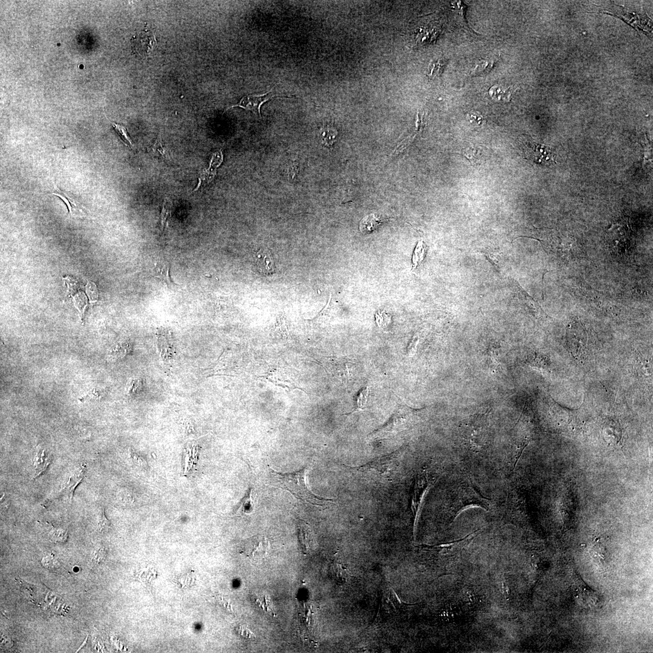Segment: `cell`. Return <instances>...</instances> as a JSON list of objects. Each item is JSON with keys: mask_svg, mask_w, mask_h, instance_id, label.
<instances>
[{"mask_svg": "<svg viewBox=\"0 0 653 653\" xmlns=\"http://www.w3.org/2000/svg\"><path fill=\"white\" fill-rule=\"evenodd\" d=\"M256 260L258 271L261 274L270 275L274 273V261L269 251L259 250L256 254Z\"/></svg>", "mask_w": 653, "mask_h": 653, "instance_id": "12", "label": "cell"}, {"mask_svg": "<svg viewBox=\"0 0 653 653\" xmlns=\"http://www.w3.org/2000/svg\"><path fill=\"white\" fill-rule=\"evenodd\" d=\"M307 468L289 473H279L270 469V480L273 485L291 493L298 499L316 506H324L334 499L318 497L311 493L307 484Z\"/></svg>", "mask_w": 653, "mask_h": 653, "instance_id": "1", "label": "cell"}, {"mask_svg": "<svg viewBox=\"0 0 653 653\" xmlns=\"http://www.w3.org/2000/svg\"><path fill=\"white\" fill-rule=\"evenodd\" d=\"M467 118L469 122L475 126H482L485 122V117L477 111L469 113L467 116Z\"/></svg>", "mask_w": 653, "mask_h": 653, "instance_id": "27", "label": "cell"}, {"mask_svg": "<svg viewBox=\"0 0 653 653\" xmlns=\"http://www.w3.org/2000/svg\"><path fill=\"white\" fill-rule=\"evenodd\" d=\"M405 448L402 446L390 454L374 459L363 465L349 468L366 479L381 483L392 482L400 469Z\"/></svg>", "mask_w": 653, "mask_h": 653, "instance_id": "2", "label": "cell"}, {"mask_svg": "<svg viewBox=\"0 0 653 653\" xmlns=\"http://www.w3.org/2000/svg\"><path fill=\"white\" fill-rule=\"evenodd\" d=\"M488 426V416L486 413L475 416L464 425L463 435L472 447L481 448L484 445Z\"/></svg>", "mask_w": 653, "mask_h": 653, "instance_id": "6", "label": "cell"}, {"mask_svg": "<svg viewBox=\"0 0 653 653\" xmlns=\"http://www.w3.org/2000/svg\"><path fill=\"white\" fill-rule=\"evenodd\" d=\"M240 509H241L240 510H241L242 512L245 513H251L252 512V489L250 488L248 491L244 498L242 499Z\"/></svg>", "mask_w": 653, "mask_h": 653, "instance_id": "23", "label": "cell"}, {"mask_svg": "<svg viewBox=\"0 0 653 653\" xmlns=\"http://www.w3.org/2000/svg\"><path fill=\"white\" fill-rule=\"evenodd\" d=\"M425 246L423 244V242L419 241L418 243L416 250H415L413 258H412L414 267H416L417 265L422 261L425 256Z\"/></svg>", "mask_w": 653, "mask_h": 653, "instance_id": "25", "label": "cell"}, {"mask_svg": "<svg viewBox=\"0 0 653 653\" xmlns=\"http://www.w3.org/2000/svg\"><path fill=\"white\" fill-rule=\"evenodd\" d=\"M170 215L171 210L169 209V206L168 204H166L165 203L164 204L162 207V213H161L160 217L161 229H162V231L164 230V228H165L166 225H167V220L169 217L170 216Z\"/></svg>", "mask_w": 653, "mask_h": 653, "instance_id": "32", "label": "cell"}, {"mask_svg": "<svg viewBox=\"0 0 653 653\" xmlns=\"http://www.w3.org/2000/svg\"><path fill=\"white\" fill-rule=\"evenodd\" d=\"M272 91L273 89L269 90V91L265 93V94L263 95L245 96V97H243L242 99L240 100V102L237 103V104L231 105L229 106L228 108H227L225 112H224V113H225L226 111L229 110V109L234 107H240L245 109L246 110L252 111L254 114H257V115L261 117V106L263 105L264 103L267 102V101L276 97L291 98L289 97H286L285 96L273 94Z\"/></svg>", "mask_w": 653, "mask_h": 653, "instance_id": "8", "label": "cell"}, {"mask_svg": "<svg viewBox=\"0 0 653 653\" xmlns=\"http://www.w3.org/2000/svg\"><path fill=\"white\" fill-rule=\"evenodd\" d=\"M241 635L247 639H253L255 638V636L254 635V634L252 632H251L250 630H248V628H242Z\"/></svg>", "mask_w": 653, "mask_h": 653, "instance_id": "37", "label": "cell"}, {"mask_svg": "<svg viewBox=\"0 0 653 653\" xmlns=\"http://www.w3.org/2000/svg\"><path fill=\"white\" fill-rule=\"evenodd\" d=\"M156 44L154 33L150 29L138 33L133 38V50L142 56L149 55L154 50Z\"/></svg>", "mask_w": 653, "mask_h": 653, "instance_id": "9", "label": "cell"}, {"mask_svg": "<svg viewBox=\"0 0 653 653\" xmlns=\"http://www.w3.org/2000/svg\"><path fill=\"white\" fill-rule=\"evenodd\" d=\"M98 525H99L100 531L101 532H107L108 531V530L110 529V521H109L107 520V518H106L105 515V511L104 509H102V511H101L99 523H98Z\"/></svg>", "mask_w": 653, "mask_h": 653, "instance_id": "31", "label": "cell"}, {"mask_svg": "<svg viewBox=\"0 0 653 653\" xmlns=\"http://www.w3.org/2000/svg\"><path fill=\"white\" fill-rule=\"evenodd\" d=\"M323 141L325 144L327 146H332L334 143L335 135L334 132L332 130H327L323 133Z\"/></svg>", "mask_w": 653, "mask_h": 653, "instance_id": "35", "label": "cell"}, {"mask_svg": "<svg viewBox=\"0 0 653 653\" xmlns=\"http://www.w3.org/2000/svg\"><path fill=\"white\" fill-rule=\"evenodd\" d=\"M86 289L87 294L89 298L90 304L97 302L98 300V291L95 284L89 281Z\"/></svg>", "mask_w": 653, "mask_h": 653, "instance_id": "26", "label": "cell"}, {"mask_svg": "<svg viewBox=\"0 0 653 653\" xmlns=\"http://www.w3.org/2000/svg\"><path fill=\"white\" fill-rule=\"evenodd\" d=\"M517 288L518 289L519 299H520L524 309L535 318H544L546 315V313L544 312L542 308H541L540 305L536 301L533 299L526 291H524L518 285Z\"/></svg>", "mask_w": 653, "mask_h": 653, "instance_id": "11", "label": "cell"}, {"mask_svg": "<svg viewBox=\"0 0 653 653\" xmlns=\"http://www.w3.org/2000/svg\"><path fill=\"white\" fill-rule=\"evenodd\" d=\"M51 461L50 455L42 447H38L34 458V479L43 474L47 470Z\"/></svg>", "mask_w": 653, "mask_h": 653, "instance_id": "13", "label": "cell"}, {"mask_svg": "<svg viewBox=\"0 0 653 653\" xmlns=\"http://www.w3.org/2000/svg\"><path fill=\"white\" fill-rule=\"evenodd\" d=\"M494 58H486L480 59L475 63L471 74L474 76H480L488 73L493 69L496 64Z\"/></svg>", "mask_w": 653, "mask_h": 653, "instance_id": "19", "label": "cell"}, {"mask_svg": "<svg viewBox=\"0 0 653 653\" xmlns=\"http://www.w3.org/2000/svg\"><path fill=\"white\" fill-rule=\"evenodd\" d=\"M85 469H86V468H85L84 466L82 467L81 468H79L78 471L76 472V473L73 474L72 476H71L69 478V480L65 483L64 488H62L61 493H64L66 494V496L69 497L70 500L72 499L74 492H75L76 486H77L79 483L81 482V481L83 480Z\"/></svg>", "mask_w": 653, "mask_h": 653, "instance_id": "17", "label": "cell"}, {"mask_svg": "<svg viewBox=\"0 0 653 653\" xmlns=\"http://www.w3.org/2000/svg\"><path fill=\"white\" fill-rule=\"evenodd\" d=\"M100 396L101 395L100 391L95 389H94V390H92L91 391V392H89V393H87V394L86 396H83V397L81 398L80 400H80L81 402H83L84 401L89 400V399L90 400H95V399L100 398Z\"/></svg>", "mask_w": 653, "mask_h": 653, "instance_id": "36", "label": "cell"}, {"mask_svg": "<svg viewBox=\"0 0 653 653\" xmlns=\"http://www.w3.org/2000/svg\"><path fill=\"white\" fill-rule=\"evenodd\" d=\"M114 130L118 134L123 143L127 147H134L132 141L131 140L129 135L127 132V128L123 125L116 124V123L111 122Z\"/></svg>", "mask_w": 653, "mask_h": 653, "instance_id": "22", "label": "cell"}, {"mask_svg": "<svg viewBox=\"0 0 653 653\" xmlns=\"http://www.w3.org/2000/svg\"><path fill=\"white\" fill-rule=\"evenodd\" d=\"M382 219L381 217L378 215L373 214L368 215V216L363 218L360 223V231L362 233L367 234L375 230L378 227L381 225Z\"/></svg>", "mask_w": 653, "mask_h": 653, "instance_id": "18", "label": "cell"}, {"mask_svg": "<svg viewBox=\"0 0 653 653\" xmlns=\"http://www.w3.org/2000/svg\"><path fill=\"white\" fill-rule=\"evenodd\" d=\"M447 61V59L444 58L437 59L431 61L429 65L428 70L430 73L428 76L431 78L439 77L444 72Z\"/></svg>", "mask_w": 653, "mask_h": 653, "instance_id": "21", "label": "cell"}, {"mask_svg": "<svg viewBox=\"0 0 653 653\" xmlns=\"http://www.w3.org/2000/svg\"><path fill=\"white\" fill-rule=\"evenodd\" d=\"M414 412L405 407H401L386 424L371 434L372 438H384L406 430L411 425Z\"/></svg>", "mask_w": 653, "mask_h": 653, "instance_id": "5", "label": "cell"}, {"mask_svg": "<svg viewBox=\"0 0 653 653\" xmlns=\"http://www.w3.org/2000/svg\"><path fill=\"white\" fill-rule=\"evenodd\" d=\"M142 387H143V382L140 379H133L128 387V395H135L138 394L140 392Z\"/></svg>", "mask_w": 653, "mask_h": 653, "instance_id": "30", "label": "cell"}, {"mask_svg": "<svg viewBox=\"0 0 653 653\" xmlns=\"http://www.w3.org/2000/svg\"><path fill=\"white\" fill-rule=\"evenodd\" d=\"M513 87H506L501 85H495L490 90L492 99L498 102H509L514 92Z\"/></svg>", "mask_w": 653, "mask_h": 653, "instance_id": "15", "label": "cell"}, {"mask_svg": "<svg viewBox=\"0 0 653 653\" xmlns=\"http://www.w3.org/2000/svg\"><path fill=\"white\" fill-rule=\"evenodd\" d=\"M53 184L54 191L53 193L51 194V195L58 197V198L61 199V200L64 201V203L65 204V205H66L68 210H69V214L71 215H72L73 216L74 211H76V210L83 212V209H86V208H85L83 205H81L80 203H78L77 201H75V199L71 198L69 194L59 190L54 182Z\"/></svg>", "mask_w": 653, "mask_h": 653, "instance_id": "14", "label": "cell"}, {"mask_svg": "<svg viewBox=\"0 0 653 653\" xmlns=\"http://www.w3.org/2000/svg\"><path fill=\"white\" fill-rule=\"evenodd\" d=\"M269 549V543L267 538L261 535L251 538L245 547L246 555L250 558L261 559L266 556Z\"/></svg>", "mask_w": 653, "mask_h": 653, "instance_id": "10", "label": "cell"}, {"mask_svg": "<svg viewBox=\"0 0 653 653\" xmlns=\"http://www.w3.org/2000/svg\"><path fill=\"white\" fill-rule=\"evenodd\" d=\"M451 499V511L455 516L467 507L476 506L488 509L490 506L488 500L466 482H460L455 485Z\"/></svg>", "mask_w": 653, "mask_h": 653, "instance_id": "3", "label": "cell"}, {"mask_svg": "<svg viewBox=\"0 0 653 653\" xmlns=\"http://www.w3.org/2000/svg\"><path fill=\"white\" fill-rule=\"evenodd\" d=\"M130 350V344L128 343H120L116 347L115 349L113 350L112 354L117 357L124 356L128 353H129Z\"/></svg>", "mask_w": 653, "mask_h": 653, "instance_id": "28", "label": "cell"}, {"mask_svg": "<svg viewBox=\"0 0 653 653\" xmlns=\"http://www.w3.org/2000/svg\"><path fill=\"white\" fill-rule=\"evenodd\" d=\"M434 481L435 480L432 475H431L427 471H423L417 475L411 501L412 510L416 519L423 499L431 486L433 484Z\"/></svg>", "mask_w": 653, "mask_h": 653, "instance_id": "7", "label": "cell"}, {"mask_svg": "<svg viewBox=\"0 0 653 653\" xmlns=\"http://www.w3.org/2000/svg\"><path fill=\"white\" fill-rule=\"evenodd\" d=\"M485 358L489 368L492 372L496 373L501 365L499 349L495 346L489 348L486 351Z\"/></svg>", "mask_w": 653, "mask_h": 653, "instance_id": "20", "label": "cell"}, {"mask_svg": "<svg viewBox=\"0 0 653 653\" xmlns=\"http://www.w3.org/2000/svg\"><path fill=\"white\" fill-rule=\"evenodd\" d=\"M522 137L521 147L526 159L539 165L557 163L556 154L552 148L535 143L528 136H523Z\"/></svg>", "mask_w": 653, "mask_h": 653, "instance_id": "4", "label": "cell"}, {"mask_svg": "<svg viewBox=\"0 0 653 653\" xmlns=\"http://www.w3.org/2000/svg\"><path fill=\"white\" fill-rule=\"evenodd\" d=\"M419 335H416L414 336L413 338H412L411 342L410 344H409V346L408 347V354L409 357L413 356L414 355L416 354L417 352V347L418 344H419Z\"/></svg>", "mask_w": 653, "mask_h": 653, "instance_id": "34", "label": "cell"}, {"mask_svg": "<svg viewBox=\"0 0 653 653\" xmlns=\"http://www.w3.org/2000/svg\"><path fill=\"white\" fill-rule=\"evenodd\" d=\"M155 276L159 278L163 282L166 284L168 288L169 289H174L178 287V285L175 283L170 276V266L169 265L164 263H157L155 264L154 268Z\"/></svg>", "mask_w": 653, "mask_h": 653, "instance_id": "16", "label": "cell"}, {"mask_svg": "<svg viewBox=\"0 0 653 653\" xmlns=\"http://www.w3.org/2000/svg\"><path fill=\"white\" fill-rule=\"evenodd\" d=\"M368 392V388H365L359 393L358 396H357V408L358 410L359 409H361V410L364 409L367 402Z\"/></svg>", "mask_w": 653, "mask_h": 653, "instance_id": "29", "label": "cell"}, {"mask_svg": "<svg viewBox=\"0 0 653 653\" xmlns=\"http://www.w3.org/2000/svg\"><path fill=\"white\" fill-rule=\"evenodd\" d=\"M462 154L464 156L468 158L472 163L474 164L477 162L478 152L476 149H472V148H466V149H464L463 150Z\"/></svg>", "mask_w": 653, "mask_h": 653, "instance_id": "33", "label": "cell"}, {"mask_svg": "<svg viewBox=\"0 0 653 653\" xmlns=\"http://www.w3.org/2000/svg\"><path fill=\"white\" fill-rule=\"evenodd\" d=\"M148 151L152 154L158 155H161L162 156L166 158L169 157L167 153H166V150L163 147V143L161 137L157 138L154 145L148 149Z\"/></svg>", "mask_w": 653, "mask_h": 653, "instance_id": "24", "label": "cell"}]
</instances>
